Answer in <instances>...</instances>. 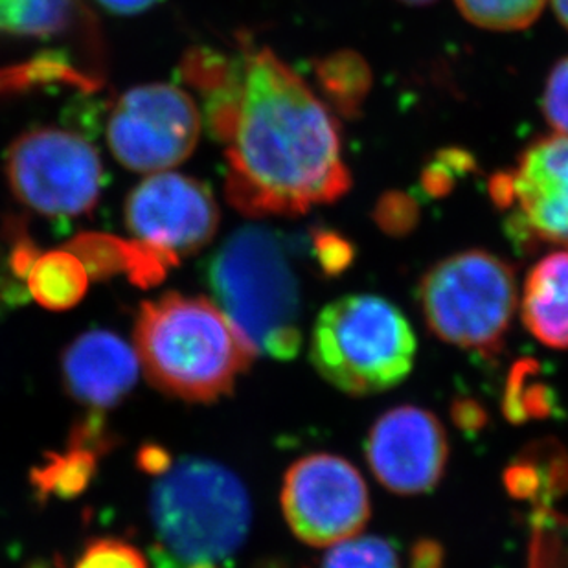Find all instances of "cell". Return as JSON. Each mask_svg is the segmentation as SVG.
<instances>
[{
    "mask_svg": "<svg viewBox=\"0 0 568 568\" xmlns=\"http://www.w3.org/2000/svg\"><path fill=\"white\" fill-rule=\"evenodd\" d=\"M226 145V197L251 217H296L352 189L338 122L296 70L243 39Z\"/></svg>",
    "mask_w": 568,
    "mask_h": 568,
    "instance_id": "cell-1",
    "label": "cell"
},
{
    "mask_svg": "<svg viewBox=\"0 0 568 568\" xmlns=\"http://www.w3.org/2000/svg\"><path fill=\"white\" fill-rule=\"evenodd\" d=\"M306 236L268 226L234 232L209 263V284L221 312L254 355L295 359L302 348V287L296 260Z\"/></svg>",
    "mask_w": 568,
    "mask_h": 568,
    "instance_id": "cell-2",
    "label": "cell"
},
{
    "mask_svg": "<svg viewBox=\"0 0 568 568\" xmlns=\"http://www.w3.org/2000/svg\"><path fill=\"white\" fill-rule=\"evenodd\" d=\"M134 346L151 385L190 403L229 396L256 357L214 302L181 293L140 306Z\"/></svg>",
    "mask_w": 568,
    "mask_h": 568,
    "instance_id": "cell-3",
    "label": "cell"
},
{
    "mask_svg": "<svg viewBox=\"0 0 568 568\" xmlns=\"http://www.w3.org/2000/svg\"><path fill=\"white\" fill-rule=\"evenodd\" d=\"M418 341L402 310L377 295H346L327 304L312 329L313 366L348 396L390 390L413 372Z\"/></svg>",
    "mask_w": 568,
    "mask_h": 568,
    "instance_id": "cell-4",
    "label": "cell"
},
{
    "mask_svg": "<svg viewBox=\"0 0 568 568\" xmlns=\"http://www.w3.org/2000/svg\"><path fill=\"white\" fill-rule=\"evenodd\" d=\"M151 519L175 561L217 565L242 548L253 508L247 488L231 469L189 458L155 484Z\"/></svg>",
    "mask_w": 568,
    "mask_h": 568,
    "instance_id": "cell-5",
    "label": "cell"
},
{
    "mask_svg": "<svg viewBox=\"0 0 568 568\" xmlns=\"http://www.w3.org/2000/svg\"><path fill=\"white\" fill-rule=\"evenodd\" d=\"M418 301L436 337L484 359H495L505 349L517 310V274L505 257L489 251H460L424 274Z\"/></svg>",
    "mask_w": 568,
    "mask_h": 568,
    "instance_id": "cell-6",
    "label": "cell"
},
{
    "mask_svg": "<svg viewBox=\"0 0 568 568\" xmlns=\"http://www.w3.org/2000/svg\"><path fill=\"white\" fill-rule=\"evenodd\" d=\"M11 192L47 217H78L97 206L103 168L97 148L63 129L21 134L6 155Z\"/></svg>",
    "mask_w": 568,
    "mask_h": 568,
    "instance_id": "cell-7",
    "label": "cell"
},
{
    "mask_svg": "<svg viewBox=\"0 0 568 568\" xmlns=\"http://www.w3.org/2000/svg\"><path fill=\"white\" fill-rule=\"evenodd\" d=\"M489 195L505 210L506 232L526 253L541 245L568 247V136H539L514 168L489 179Z\"/></svg>",
    "mask_w": 568,
    "mask_h": 568,
    "instance_id": "cell-8",
    "label": "cell"
},
{
    "mask_svg": "<svg viewBox=\"0 0 568 568\" xmlns=\"http://www.w3.org/2000/svg\"><path fill=\"white\" fill-rule=\"evenodd\" d=\"M280 503L296 539L316 548L359 536L372 514L359 469L327 453L302 456L287 469Z\"/></svg>",
    "mask_w": 568,
    "mask_h": 568,
    "instance_id": "cell-9",
    "label": "cell"
},
{
    "mask_svg": "<svg viewBox=\"0 0 568 568\" xmlns=\"http://www.w3.org/2000/svg\"><path fill=\"white\" fill-rule=\"evenodd\" d=\"M201 134V113L175 85L134 87L114 105L108 124L109 148L125 168L159 173L192 155Z\"/></svg>",
    "mask_w": 568,
    "mask_h": 568,
    "instance_id": "cell-10",
    "label": "cell"
},
{
    "mask_svg": "<svg viewBox=\"0 0 568 568\" xmlns=\"http://www.w3.org/2000/svg\"><path fill=\"white\" fill-rule=\"evenodd\" d=\"M125 225L140 242L175 257L214 240L220 209L206 184L181 173H156L129 193Z\"/></svg>",
    "mask_w": 568,
    "mask_h": 568,
    "instance_id": "cell-11",
    "label": "cell"
},
{
    "mask_svg": "<svg viewBox=\"0 0 568 568\" xmlns=\"http://www.w3.org/2000/svg\"><path fill=\"white\" fill-rule=\"evenodd\" d=\"M365 455L374 477L403 497L429 494L444 478L449 442L440 419L427 408L399 405L372 425Z\"/></svg>",
    "mask_w": 568,
    "mask_h": 568,
    "instance_id": "cell-12",
    "label": "cell"
},
{
    "mask_svg": "<svg viewBox=\"0 0 568 568\" xmlns=\"http://www.w3.org/2000/svg\"><path fill=\"white\" fill-rule=\"evenodd\" d=\"M139 355L111 332L83 333L63 355V379L70 396L92 408L119 405L139 379Z\"/></svg>",
    "mask_w": 568,
    "mask_h": 568,
    "instance_id": "cell-13",
    "label": "cell"
},
{
    "mask_svg": "<svg viewBox=\"0 0 568 568\" xmlns=\"http://www.w3.org/2000/svg\"><path fill=\"white\" fill-rule=\"evenodd\" d=\"M67 251L80 257L89 278L108 280L124 273L136 287L150 290L166 278L168 268L178 265L179 257L153 247L150 243L125 242L108 234H81L67 245Z\"/></svg>",
    "mask_w": 568,
    "mask_h": 568,
    "instance_id": "cell-14",
    "label": "cell"
},
{
    "mask_svg": "<svg viewBox=\"0 0 568 568\" xmlns=\"http://www.w3.org/2000/svg\"><path fill=\"white\" fill-rule=\"evenodd\" d=\"M520 316L526 329L547 348L568 349V248L547 254L531 267Z\"/></svg>",
    "mask_w": 568,
    "mask_h": 568,
    "instance_id": "cell-15",
    "label": "cell"
},
{
    "mask_svg": "<svg viewBox=\"0 0 568 568\" xmlns=\"http://www.w3.org/2000/svg\"><path fill=\"white\" fill-rule=\"evenodd\" d=\"M313 74L329 103L327 108L343 119H359L374 83L371 64L363 55L354 50H337L316 60Z\"/></svg>",
    "mask_w": 568,
    "mask_h": 568,
    "instance_id": "cell-16",
    "label": "cell"
},
{
    "mask_svg": "<svg viewBox=\"0 0 568 568\" xmlns=\"http://www.w3.org/2000/svg\"><path fill=\"white\" fill-rule=\"evenodd\" d=\"M80 257L70 251L39 254L27 276L28 295L50 312H69L78 306L89 287Z\"/></svg>",
    "mask_w": 568,
    "mask_h": 568,
    "instance_id": "cell-17",
    "label": "cell"
},
{
    "mask_svg": "<svg viewBox=\"0 0 568 568\" xmlns=\"http://www.w3.org/2000/svg\"><path fill=\"white\" fill-rule=\"evenodd\" d=\"M83 19L81 0H0V33L55 38Z\"/></svg>",
    "mask_w": 568,
    "mask_h": 568,
    "instance_id": "cell-18",
    "label": "cell"
},
{
    "mask_svg": "<svg viewBox=\"0 0 568 568\" xmlns=\"http://www.w3.org/2000/svg\"><path fill=\"white\" fill-rule=\"evenodd\" d=\"M506 473V486L519 499L547 505L568 489V455L558 444L539 445Z\"/></svg>",
    "mask_w": 568,
    "mask_h": 568,
    "instance_id": "cell-19",
    "label": "cell"
},
{
    "mask_svg": "<svg viewBox=\"0 0 568 568\" xmlns=\"http://www.w3.org/2000/svg\"><path fill=\"white\" fill-rule=\"evenodd\" d=\"M97 471V455L69 447L63 453H47L30 471V484L41 500H70L85 494Z\"/></svg>",
    "mask_w": 568,
    "mask_h": 568,
    "instance_id": "cell-20",
    "label": "cell"
},
{
    "mask_svg": "<svg viewBox=\"0 0 568 568\" xmlns=\"http://www.w3.org/2000/svg\"><path fill=\"white\" fill-rule=\"evenodd\" d=\"M462 16L491 32H519L541 16L547 0H455Z\"/></svg>",
    "mask_w": 568,
    "mask_h": 568,
    "instance_id": "cell-21",
    "label": "cell"
},
{
    "mask_svg": "<svg viewBox=\"0 0 568 568\" xmlns=\"http://www.w3.org/2000/svg\"><path fill=\"white\" fill-rule=\"evenodd\" d=\"M321 568H402V561L397 548L383 537L355 536L329 547Z\"/></svg>",
    "mask_w": 568,
    "mask_h": 568,
    "instance_id": "cell-22",
    "label": "cell"
},
{
    "mask_svg": "<svg viewBox=\"0 0 568 568\" xmlns=\"http://www.w3.org/2000/svg\"><path fill=\"white\" fill-rule=\"evenodd\" d=\"M473 168H475V161L467 151L456 150V148L438 151L435 159L425 166L422 175L424 192L433 197H444L453 190L456 181L466 178Z\"/></svg>",
    "mask_w": 568,
    "mask_h": 568,
    "instance_id": "cell-23",
    "label": "cell"
},
{
    "mask_svg": "<svg viewBox=\"0 0 568 568\" xmlns=\"http://www.w3.org/2000/svg\"><path fill=\"white\" fill-rule=\"evenodd\" d=\"M307 254L324 276H337L354 262L355 248L349 240L327 229H312L306 234Z\"/></svg>",
    "mask_w": 568,
    "mask_h": 568,
    "instance_id": "cell-24",
    "label": "cell"
},
{
    "mask_svg": "<svg viewBox=\"0 0 568 568\" xmlns=\"http://www.w3.org/2000/svg\"><path fill=\"white\" fill-rule=\"evenodd\" d=\"M74 568H148V561L133 545L105 537L89 542Z\"/></svg>",
    "mask_w": 568,
    "mask_h": 568,
    "instance_id": "cell-25",
    "label": "cell"
},
{
    "mask_svg": "<svg viewBox=\"0 0 568 568\" xmlns=\"http://www.w3.org/2000/svg\"><path fill=\"white\" fill-rule=\"evenodd\" d=\"M542 116L558 134L568 136V55L554 64L541 98Z\"/></svg>",
    "mask_w": 568,
    "mask_h": 568,
    "instance_id": "cell-26",
    "label": "cell"
},
{
    "mask_svg": "<svg viewBox=\"0 0 568 568\" xmlns=\"http://www.w3.org/2000/svg\"><path fill=\"white\" fill-rule=\"evenodd\" d=\"M381 231L392 236H403L413 231L419 220L418 204L408 193L386 192L374 212Z\"/></svg>",
    "mask_w": 568,
    "mask_h": 568,
    "instance_id": "cell-27",
    "label": "cell"
},
{
    "mask_svg": "<svg viewBox=\"0 0 568 568\" xmlns=\"http://www.w3.org/2000/svg\"><path fill=\"white\" fill-rule=\"evenodd\" d=\"M69 447L89 450L100 458L116 447V436L109 429L102 414L91 413L70 427Z\"/></svg>",
    "mask_w": 568,
    "mask_h": 568,
    "instance_id": "cell-28",
    "label": "cell"
},
{
    "mask_svg": "<svg viewBox=\"0 0 568 568\" xmlns=\"http://www.w3.org/2000/svg\"><path fill=\"white\" fill-rule=\"evenodd\" d=\"M136 466L148 475H164L173 466V456L162 445L145 444L136 455Z\"/></svg>",
    "mask_w": 568,
    "mask_h": 568,
    "instance_id": "cell-29",
    "label": "cell"
},
{
    "mask_svg": "<svg viewBox=\"0 0 568 568\" xmlns=\"http://www.w3.org/2000/svg\"><path fill=\"white\" fill-rule=\"evenodd\" d=\"M24 290L17 284L16 274L11 273L10 262L0 253V313L8 310L11 304L24 302Z\"/></svg>",
    "mask_w": 568,
    "mask_h": 568,
    "instance_id": "cell-30",
    "label": "cell"
},
{
    "mask_svg": "<svg viewBox=\"0 0 568 568\" xmlns=\"http://www.w3.org/2000/svg\"><path fill=\"white\" fill-rule=\"evenodd\" d=\"M444 567V550L436 541L422 539L416 542L410 552L408 568H442Z\"/></svg>",
    "mask_w": 568,
    "mask_h": 568,
    "instance_id": "cell-31",
    "label": "cell"
},
{
    "mask_svg": "<svg viewBox=\"0 0 568 568\" xmlns=\"http://www.w3.org/2000/svg\"><path fill=\"white\" fill-rule=\"evenodd\" d=\"M103 10L116 13V16H134L150 10L159 0H97Z\"/></svg>",
    "mask_w": 568,
    "mask_h": 568,
    "instance_id": "cell-32",
    "label": "cell"
},
{
    "mask_svg": "<svg viewBox=\"0 0 568 568\" xmlns=\"http://www.w3.org/2000/svg\"><path fill=\"white\" fill-rule=\"evenodd\" d=\"M153 561H155V568H179L178 561L164 548L153 550Z\"/></svg>",
    "mask_w": 568,
    "mask_h": 568,
    "instance_id": "cell-33",
    "label": "cell"
},
{
    "mask_svg": "<svg viewBox=\"0 0 568 568\" xmlns=\"http://www.w3.org/2000/svg\"><path fill=\"white\" fill-rule=\"evenodd\" d=\"M552 6L559 22L568 30V0H552Z\"/></svg>",
    "mask_w": 568,
    "mask_h": 568,
    "instance_id": "cell-34",
    "label": "cell"
},
{
    "mask_svg": "<svg viewBox=\"0 0 568 568\" xmlns=\"http://www.w3.org/2000/svg\"><path fill=\"white\" fill-rule=\"evenodd\" d=\"M399 2H403V4L416 6V8H419V6L433 4L435 0H399Z\"/></svg>",
    "mask_w": 568,
    "mask_h": 568,
    "instance_id": "cell-35",
    "label": "cell"
},
{
    "mask_svg": "<svg viewBox=\"0 0 568 568\" xmlns=\"http://www.w3.org/2000/svg\"><path fill=\"white\" fill-rule=\"evenodd\" d=\"M189 568H217V565H214V564H195V565H189Z\"/></svg>",
    "mask_w": 568,
    "mask_h": 568,
    "instance_id": "cell-36",
    "label": "cell"
}]
</instances>
